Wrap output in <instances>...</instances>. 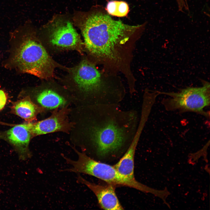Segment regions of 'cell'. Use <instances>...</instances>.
<instances>
[{"label":"cell","mask_w":210,"mask_h":210,"mask_svg":"<svg viewBox=\"0 0 210 210\" xmlns=\"http://www.w3.org/2000/svg\"><path fill=\"white\" fill-rule=\"evenodd\" d=\"M106 1L107 2H108V1L109 0H106Z\"/></svg>","instance_id":"obj_16"},{"label":"cell","mask_w":210,"mask_h":210,"mask_svg":"<svg viewBox=\"0 0 210 210\" xmlns=\"http://www.w3.org/2000/svg\"><path fill=\"white\" fill-rule=\"evenodd\" d=\"M130 11L129 6L127 2L122 1H118L116 17H127Z\"/></svg>","instance_id":"obj_13"},{"label":"cell","mask_w":210,"mask_h":210,"mask_svg":"<svg viewBox=\"0 0 210 210\" xmlns=\"http://www.w3.org/2000/svg\"><path fill=\"white\" fill-rule=\"evenodd\" d=\"M120 104L74 106L69 115L72 127L69 134L74 145L100 156L127 149L137 131L139 115L123 110Z\"/></svg>","instance_id":"obj_1"},{"label":"cell","mask_w":210,"mask_h":210,"mask_svg":"<svg viewBox=\"0 0 210 210\" xmlns=\"http://www.w3.org/2000/svg\"><path fill=\"white\" fill-rule=\"evenodd\" d=\"M71 108L69 106L56 108L51 111L48 118L35 123L31 122L33 137L56 132L69 134L73 125L69 117Z\"/></svg>","instance_id":"obj_7"},{"label":"cell","mask_w":210,"mask_h":210,"mask_svg":"<svg viewBox=\"0 0 210 210\" xmlns=\"http://www.w3.org/2000/svg\"><path fill=\"white\" fill-rule=\"evenodd\" d=\"M202 86L199 87H188L177 92L158 91L159 94L167 95L162 104L168 111H178L180 112H192L209 117V112L204 110L209 106V83L202 80Z\"/></svg>","instance_id":"obj_5"},{"label":"cell","mask_w":210,"mask_h":210,"mask_svg":"<svg viewBox=\"0 0 210 210\" xmlns=\"http://www.w3.org/2000/svg\"><path fill=\"white\" fill-rule=\"evenodd\" d=\"M30 123L16 125L0 133V139L4 140L11 144L17 152L20 158L23 160L31 156L29 145L33 137Z\"/></svg>","instance_id":"obj_8"},{"label":"cell","mask_w":210,"mask_h":210,"mask_svg":"<svg viewBox=\"0 0 210 210\" xmlns=\"http://www.w3.org/2000/svg\"><path fill=\"white\" fill-rule=\"evenodd\" d=\"M139 140L134 138L123 156L113 166L125 177L134 180V156Z\"/></svg>","instance_id":"obj_12"},{"label":"cell","mask_w":210,"mask_h":210,"mask_svg":"<svg viewBox=\"0 0 210 210\" xmlns=\"http://www.w3.org/2000/svg\"><path fill=\"white\" fill-rule=\"evenodd\" d=\"M179 11L183 13L189 12L187 0H176Z\"/></svg>","instance_id":"obj_14"},{"label":"cell","mask_w":210,"mask_h":210,"mask_svg":"<svg viewBox=\"0 0 210 210\" xmlns=\"http://www.w3.org/2000/svg\"><path fill=\"white\" fill-rule=\"evenodd\" d=\"M7 97L5 92L0 90V111L4 107L7 101Z\"/></svg>","instance_id":"obj_15"},{"label":"cell","mask_w":210,"mask_h":210,"mask_svg":"<svg viewBox=\"0 0 210 210\" xmlns=\"http://www.w3.org/2000/svg\"><path fill=\"white\" fill-rule=\"evenodd\" d=\"M20 27L23 33L13 61L18 68L41 79L53 76L54 61L32 31L30 24L25 22Z\"/></svg>","instance_id":"obj_3"},{"label":"cell","mask_w":210,"mask_h":210,"mask_svg":"<svg viewBox=\"0 0 210 210\" xmlns=\"http://www.w3.org/2000/svg\"><path fill=\"white\" fill-rule=\"evenodd\" d=\"M77 154L78 159L74 160L65 157L66 163L71 166L64 170L70 172L91 175L103 180L109 185L126 186L143 192L153 194L155 190L136 180L126 178L120 174L113 166L99 162L89 157L86 153L72 148Z\"/></svg>","instance_id":"obj_4"},{"label":"cell","mask_w":210,"mask_h":210,"mask_svg":"<svg viewBox=\"0 0 210 210\" xmlns=\"http://www.w3.org/2000/svg\"><path fill=\"white\" fill-rule=\"evenodd\" d=\"M77 182L85 185L93 192L103 209H123L116 195L114 186L109 184L106 186L97 185L87 181L79 174L77 177Z\"/></svg>","instance_id":"obj_10"},{"label":"cell","mask_w":210,"mask_h":210,"mask_svg":"<svg viewBox=\"0 0 210 210\" xmlns=\"http://www.w3.org/2000/svg\"><path fill=\"white\" fill-rule=\"evenodd\" d=\"M48 26L49 39L53 46L81 52L83 43L71 22L63 18H55Z\"/></svg>","instance_id":"obj_6"},{"label":"cell","mask_w":210,"mask_h":210,"mask_svg":"<svg viewBox=\"0 0 210 210\" xmlns=\"http://www.w3.org/2000/svg\"><path fill=\"white\" fill-rule=\"evenodd\" d=\"M11 111L14 114L28 123L36 120L39 114L47 112L44 109L35 104L29 96L13 103Z\"/></svg>","instance_id":"obj_11"},{"label":"cell","mask_w":210,"mask_h":210,"mask_svg":"<svg viewBox=\"0 0 210 210\" xmlns=\"http://www.w3.org/2000/svg\"><path fill=\"white\" fill-rule=\"evenodd\" d=\"M73 20L89 53L103 63L117 66L124 61L125 46L141 36L147 24L131 25L115 20L98 4L86 12H75Z\"/></svg>","instance_id":"obj_2"},{"label":"cell","mask_w":210,"mask_h":210,"mask_svg":"<svg viewBox=\"0 0 210 210\" xmlns=\"http://www.w3.org/2000/svg\"><path fill=\"white\" fill-rule=\"evenodd\" d=\"M54 88L46 87L35 93L32 100L47 112L73 104V100L68 93Z\"/></svg>","instance_id":"obj_9"}]
</instances>
